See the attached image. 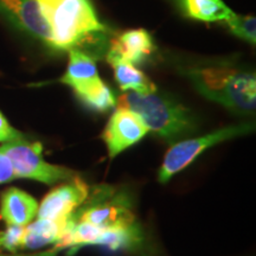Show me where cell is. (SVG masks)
Returning a JSON list of instances; mask_svg holds the SVG:
<instances>
[{"mask_svg": "<svg viewBox=\"0 0 256 256\" xmlns=\"http://www.w3.org/2000/svg\"><path fill=\"white\" fill-rule=\"evenodd\" d=\"M54 38V50H80L98 60L110 46V28L90 0H37Z\"/></svg>", "mask_w": 256, "mask_h": 256, "instance_id": "obj_1", "label": "cell"}, {"mask_svg": "<svg viewBox=\"0 0 256 256\" xmlns=\"http://www.w3.org/2000/svg\"><path fill=\"white\" fill-rule=\"evenodd\" d=\"M183 75L208 100L236 115L255 113L256 78L250 70L232 64H204L183 68Z\"/></svg>", "mask_w": 256, "mask_h": 256, "instance_id": "obj_2", "label": "cell"}, {"mask_svg": "<svg viewBox=\"0 0 256 256\" xmlns=\"http://www.w3.org/2000/svg\"><path fill=\"white\" fill-rule=\"evenodd\" d=\"M116 107L139 115L148 132L168 145L194 136L200 128L194 112L158 89L148 94L124 92L118 98Z\"/></svg>", "mask_w": 256, "mask_h": 256, "instance_id": "obj_3", "label": "cell"}, {"mask_svg": "<svg viewBox=\"0 0 256 256\" xmlns=\"http://www.w3.org/2000/svg\"><path fill=\"white\" fill-rule=\"evenodd\" d=\"M254 130L255 124L247 121V122L218 128L200 136L186 138L174 144L165 153L156 177L158 182L160 184L168 183L174 176L190 166L206 150L236 138L248 136Z\"/></svg>", "mask_w": 256, "mask_h": 256, "instance_id": "obj_4", "label": "cell"}, {"mask_svg": "<svg viewBox=\"0 0 256 256\" xmlns=\"http://www.w3.org/2000/svg\"><path fill=\"white\" fill-rule=\"evenodd\" d=\"M74 217L76 220L92 223L104 229L136 223L128 192L104 184L90 186L87 200L74 212Z\"/></svg>", "mask_w": 256, "mask_h": 256, "instance_id": "obj_5", "label": "cell"}, {"mask_svg": "<svg viewBox=\"0 0 256 256\" xmlns=\"http://www.w3.org/2000/svg\"><path fill=\"white\" fill-rule=\"evenodd\" d=\"M0 152L11 162L17 178H28L46 185H56L80 176L78 172L64 166L50 164L43 158V145L28 142L26 138L2 142Z\"/></svg>", "mask_w": 256, "mask_h": 256, "instance_id": "obj_6", "label": "cell"}, {"mask_svg": "<svg viewBox=\"0 0 256 256\" xmlns=\"http://www.w3.org/2000/svg\"><path fill=\"white\" fill-rule=\"evenodd\" d=\"M148 133L146 124L139 115L132 110L116 107L106 124L101 139L107 147L108 156L114 159L139 142Z\"/></svg>", "mask_w": 256, "mask_h": 256, "instance_id": "obj_7", "label": "cell"}, {"mask_svg": "<svg viewBox=\"0 0 256 256\" xmlns=\"http://www.w3.org/2000/svg\"><path fill=\"white\" fill-rule=\"evenodd\" d=\"M0 16L16 28L54 50L52 34L37 0H0Z\"/></svg>", "mask_w": 256, "mask_h": 256, "instance_id": "obj_8", "label": "cell"}, {"mask_svg": "<svg viewBox=\"0 0 256 256\" xmlns=\"http://www.w3.org/2000/svg\"><path fill=\"white\" fill-rule=\"evenodd\" d=\"M90 186L76 176L70 180L63 182L54 188L38 206L37 217L46 220L66 218L74 215L76 210L87 200Z\"/></svg>", "mask_w": 256, "mask_h": 256, "instance_id": "obj_9", "label": "cell"}, {"mask_svg": "<svg viewBox=\"0 0 256 256\" xmlns=\"http://www.w3.org/2000/svg\"><path fill=\"white\" fill-rule=\"evenodd\" d=\"M69 62L60 82L72 89L76 98L104 82L98 72L96 60L80 50H69Z\"/></svg>", "mask_w": 256, "mask_h": 256, "instance_id": "obj_10", "label": "cell"}, {"mask_svg": "<svg viewBox=\"0 0 256 256\" xmlns=\"http://www.w3.org/2000/svg\"><path fill=\"white\" fill-rule=\"evenodd\" d=\"M154 50L156 46L151 34L144 28H136L110 38L107 52L136 66L145 62Z\"/></svg>", "mask_w": 256, "mask_h": 256, "instance_id": "obj_11", "label": "cell"}, {"mask_svg": "<svg viewBox=\"0 0 256 256\" xmlns=\"http://www.w3.org/2000/svg\"><path fill=\"white\" fill-rule=\"evenodd\" d=\"M75 223V217L60 220L37 218L25 226L22 250H38L46 246H55Z\"/></svg>", "mask_w": 256, "mask_h": 256, "instance_id": "obj_12", "label": "cell"}, {"mask_svg": "<svg viewBox=\"0 0 256 256\" xmlns=\"http://www.w3.org/2000/svg\"><path fill=\"white\" fill-rule=\"evenodd\" d=\"M38 202L18 188H8L0 196V218L6 226H25L37 216Z\"/></svg>", "mask_w": 256, "mask_h": 256, "instance_id": "obj_13", "label": "cell"}, {"mask_svg": "<svg viewBox=\"0 0 256 256\" xmlns=\"http://www.w3.org/2000/svg\"><path fill=\"white\" fill-rule=\"evenodd\" d=\"M104 57L113 68L115 81L122 92L148 94V92H153L158 89L154 83L147 78L142 70L138 69L134 64L126 62V60L112 55L110 52L106 54Z\"/></svg>", "mask_w": 256, "mask_h": 256, "instance_id": "obj_14", "label": "cell"}, {"mask_svg": "<svg viewBox=\"0 0 256 256\" xmlns=\"http://www.w3.org/2000/svg\"><path fill=\"white\" fill-rule=\"evenodd\" d=\"M144 232L139 223L119 228L102 230L92 246H101L110 250H136L144 243Z\"/></svg>", "mask_w": 256, "mask_h": 256, "instance_id": "obj_15", "label": "cell"}, {"mask_svg": "<svg viewBox=\"0 0 256 256\" xmlns=\"http://www.w3.org/2000/svg\"><path fill=\"white\" fill-rule=\"evenodd\" d=\"M182 5L186 17L206 23L224 22L232 14L223 0H182Z\"/></svg>", "mask_w": 256, "mask_h": 256, "instance_id": "obj_16", "label": "cell"}, {"mask_svg": "<svg viewBox=\"0 0 256 256\" xmlns=\"http://www.w3.org/2000/svg\"><path fill=\"white\" fill-rule=\"evenodd\" d=\"M78 98L86 107L98 112V113H106L116 104L113 92L104 82H101L100 84L96 86L92 90H89Z\"/></svg>", "mask_w": 256, "mask_h": 256, "instance_id": "obj_17", "label": "cell"}, {"mask_svg": "<svg viewBox=\"0 0 256 256\" xmlns=\"http://www.w3.org/2000/svg\"><path fill=\"white\" fill-rule=\"evenodd\" d=\"M226 24L232 34L241 40L248 42L249 44L256 43V20L252 16H240L232 14L226 19Z\"/></svg>", "mask_w": 256, "mask_h": 256, "instance_id": "obj_18", "label": "cell"}, {"mask_svg": "<svg viewBox=\"0 0 256 256\" xmlns=\"http://www.w3.org/2000/svg\"><path fill=\"white\" fill-rule=\"evenodd\" d=\"M25 226H8L5 230H0V252L2 250L10 254H17L22 250Z\"/></svg>", "mask_w": 256, "mask_h": 256, "instance_id": "obj_19", "label": "cell"}, {"mask_svg": "<svg viewBox=\"0 0 256 256\" xmlns=\"http://www.w3.org/2000/svg\"><path fill=\"white\" fill-rule=\"evenodd\" d=\"M22 136H24V134L17 130H14L10 124L8 119L5 118V115L0 112V142H10V140L18 139V138Z\"/></svg>", "mask_w": 256, "mask_h": 256, "instance_id": "obj_20", "label": "cell"}, {"mask_svg": "<svg viewBox=\"0 0 256 256\" xmlns=\"http://www.w3.org/2000/svg\"><path fill=\"white\" fill-rule=\"evenodd\" d=\"M16 178L17 177L14 174L11 162L4 153L0 152V184L8 183Z\"/></svg>", "mask_w": 256, "mask_h": 256, "instance_id": "obj_21", "label": "cell"}, {"mask_svg": "<svg viewBox=\"0 0 256 256\" xmlns=\"http://www.w3.org/2000/svg\"><path fill=\"white\" fill-rule=\"evenodd\" d=\"M62 252L60 249L54 247L51 249H48V250L44 252H34V254H2L0 252V256H58L60 252Z\"/></svg>", "mask_w": 256, "mask_h": 256, "instance_id": "obj_22", "label": "cell"}]
</instances>
